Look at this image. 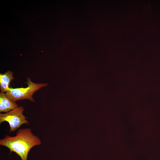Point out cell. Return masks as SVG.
<instances>
[{
    "label": "cell",
    "instance_id": "1",
    "mask_svg": "<svg viewBox=\"0 0 160 160\" xmlns=\"http://www.w3.org/2000/svg\"><path fill=\"white\" fill-rule=\"evenodd\" d=\"M41 142L39 138L33 134L29 128L19 129L16 135H5L0 140V145L7 147L12 152L16 153L21 160H27L31 149L35 146L40 145Z\"/></svg>",
    "mask_w": 160,
    "mask_h": 160
},
{
    "label": "cell",
    "instance_id": "2",
    "mask_svg": "<svg viewBox=\"0 0 160 160\" xmlns=\"http://www.w3.org/2000/svg\"><path fill=\"white\" fill-rule=\"evenodd\" d=\"M26 83L28 86L25 88H10L5 94L10 99L15 102L20 100H28L34 102L32 97L33 94L41 88L47 86V84L35 83L32 82L30 78H27Z\"/></svg>",
    "mask_w": 160,
    "mask_h": 160
},
{
    "label": "cell",
    "instance_id": "3",
    "mask_svg": "<svg viewBox=\"0 0 160 160\" xmlns=\"http://www.w3.org/2000/svg\"><path fill=\"white\" fill-rule=\"evenodd\" d=\"M24 109L22 106H19L5 113H0V123L4 121L9 123V132H14L22 125L29 124V122L26 119L27 118L23 114Z\"/></svg>",
    "mask_w": 160,
    "mask_h": 160
},
{
    "label": "cell",
    "instance_id": "4",
    "mask_svg": "<svg viewBox=\"0 0 160 160\" xmlns=\"http://www.w3.org/2000/svg\"><path fill=\"white\" fill-rule=\"evenodd\" d=\"M15 102L9 98L4 92L0 93V112L7 113L17 107Z\"/></svg>",
    "mask_w": 160,
    "mask_h": 160
},
{
    "label": "cell",
    "instance_id": "5",
    "mask_svg": "<svg viewBox=\"0 0 160 160\" xmlns=\"http://www.w3.org/2000/svg\"><path fill=\"white\" fill-rule=\"evenodd\" d=\"M13 73L8 71L4 73L0 74V89L1 92H6L9 89V86L11 81L14 79Z\"/></svg>",
    "mask_w": 160,
    "mask_h": 160
}]
</instances>
